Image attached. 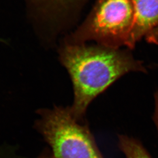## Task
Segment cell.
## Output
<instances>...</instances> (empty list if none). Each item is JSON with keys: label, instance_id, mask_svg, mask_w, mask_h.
Here are the masks:
<instances>
[{"label": "cell", "instance_id": "1", "mask_svg": "<svg viewBox=\"0 0 158 158\" xmlns=\"http://www.w3.org/2000/svg\"><path fill=\"white\" fill-rule=\"evenodd\" d=\"M60 59L73 84L70 111L80 122L91 102L118 79L132 72L147 73L142 63L128 51L100 45L66 44L60 51Z\"/></svg>", "mask_w": 158, "mask_h": 158}, {"label": "cell", "instance_id": "2", "mask_svg": "<svg viewBox=\"0 0 158 158\" xmlns=\"http://www.w3.org/2000/svg\"><path fill=\"white\" fill-rule=\"evenodd\" d=\"M36 127L54 158H104L87 125L73 116L70 106L39 111Z\"/></svg>", "mask_w": 158, "mask_h": 158}, {"label": "cell", "instance_id": "3", "mask_svg": "<svg viewBox=\"0 0 158 158\" xmlns=\"http://www.w3.org/2000/svg\"><path fill=\"white\" fill-rule=\"evenodd\" d=\"M134 22V0H96L90 14L67 44L93 40L115 49L128 47Z\"/></svg>", "mask_w": 158, "mask_h": 158}, {"label": "cell", "instance_id": "4", "mask_svg": "<svg viewBox=\"0 0 158 158\" xmlns=\"http://www.w3.org/2000/svg\"><path fill=\"white\" fill-rule=\"evenodd\" d=\"M134 22L128 48L132 49L136 44L147 40L158 28V0H134Z\"/></svg>", "mask_w": 158, "mask_h": 158}, {"label": "cell", "instance_id": "5", "mask_svg": "<svg viewBox=\"0 0 158 158\" xmlns=\"http://www.w3.org/2000/svg\"><path fill=\"white\" fill-rule=\"evenodd\" d=\"M118 147L126 158H152L140 142L128 136H118Z\"/></svg>", "mask_w": 158, "mask_h": 158}, {"label": "cell", "instance_id": "6", "mask_svg": "<svg viewBox=\"0 0 158 158\" xmlns=\"http://www.w3.org/2000/svg\"><path fill=\"white\" fill-rule=\"evenodd\" d=\"M73 0H29L31 5L39 10L54 8V7H63Z\"/></svg>", "mask_w": 158, "mask_h": 158}, {"label": "cell", "instance_id": "7", "mask_svg": "<svg viewBox=\"0 0 158 158\" xmlns=\"http://www.w3.org/2000/svg\"><path fill=\"white\" fill-rule=\"evenodd\" d=\"M155 111L153 116V119L156 125L158 132V91L155 94Z\"/></svg>", "mask_w": 158, "mask_h": 158}, {"label": "cell", "instance_id": "8", "mask_svg": "<svg viewBox=\"0 0 158 158\" xmlns=\"http://www.w3.org/2000/svg\"><path fill=\"white\" fill-rule=\"evenodd\" d=\"M146 40L149 44H158V28L156 29Z\"/></svg>", "mask_w": 158, "mask_h": 158}, {"label": "cell", "instance_id": "9", "mask_svg": "<svg viewBox=\"0 0 158 158\" xmlns=\"http://www.w3.org/2000/svg\"><path fill=\"white\" fill-rule=\"evenodd\" d=\"M0 158H13L12 157H9L8 156V155H3L2 153L1 154V155H0Z\"/></svg>", "mask_w": 158, "mask_h": 158}, {"label": "cell", "instance_id": "10", "mask_svg": "<svg viewBox=\"0 0 158 158\" xmlns=\"http://www.w3.org/2000/svg\"><path fill=\"white\" fill-rule=\"evenodd\" d=\"M54 158L53 156H50V157H46V158Z\"/></svg>", "mask_w": 158, "mask_h": 158}]
</instances>
